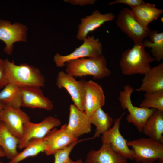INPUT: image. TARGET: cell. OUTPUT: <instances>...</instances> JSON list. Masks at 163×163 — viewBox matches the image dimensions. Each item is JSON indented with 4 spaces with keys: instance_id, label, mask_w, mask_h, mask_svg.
Masks as SVG:
<instances>
[{
    "instance_id": "cell-7",
    "label": "cell",
    "mask_w": 163,
    "mask_h": 163,
    "mask_svg": "<svg viewBox=\"0 0 163 163\" xmlns=\"http://www.w3.org/2000/svg\"><path fill=\"white\" fill-rule=\"evenodd\" d=\"M83 43L76 48L71 53L62 55L56 53L54 57L53 60L59 67H63L69 61L76 59L85 58L97 57L102 55V46L98 38H95L93 36H88L85 38Z\"/></svg>"
},
{
    "instance_id": "cell-15",
    "label": "cell",
    "mask_w": 163,
    "mask_h": 163,
    "mask_svg": "<svg viewBox=\"0 0 163 163\" xmlns=\"http://www.w3.org/2000/svg\"><path fill=\"white\" fill-rule=\"evenodd\" d=\"M69 109V122L66 126L68 131L77 139L84 134L90 133L91 124L89 117L74 104L70 105Z\"/></svg>"
},
{
    "instance_id": "cell-22",
    "label": "cell",
    "mask_w": 163,
    "mask_h": 163,
    "mask_svg": "<svg viewBox=\"0 0 163 163\" xmlns=\"http://www.w3.org/2000/svg\"><path fill=\"white\" fill-rule=\"evenodd\" d=\"M19 140L10 132L3 123L0 122V147L8 158L11 160L18 153L17 148Z\"/></svg>"
},
{
    "instance_id": "cell-25",
    "label": "cell",
    "mask_w": 163,
    "mask_h": 163,
    "mask_svg": "<svg viewBox=\"0 0 163 163\" xmlns=\"http://www.w3.org/2000/svg\"><path fill=\"white\" fill-rule=\"evenodd\" d=\"M46 142L44 139H33L30 141L22 151L18 152L8 163H19L25 159L35 156L45 152Z\"/></svg>"
},
{
    "instance_id": "cell-31",
    "label": "cell",
    "mask_w": 163,
    "mask_h": 163,
    "mask_svg": "<svg viewBox=\"0 0 163 163\" xmlns=\"http://www.w3.org/2000/svg\"><path fill=\"white\" fill-rule=\"evenodd\" d=\"M96 1L94 0H66L64 2L74 5L83 6L88 5L94 4Z\"/></svg>"
},
{
    "instance_id": "cell-29",
    "label": "cell",
    "mask_w": 163,
    "mask_h": 163,
    "mask_svg": "<svg viewBox=\"0 0 163 163\" xmlns=\"http://www.w3.org/2000/svg\"><path fill=\"white\" fill-rule=\"evenodd\" d=\"M145 2L143 0H115L109 3L110 5L118 4L127 5L132 9L135 8Z\"/></svg>"
},
{
    "instance_id": "cell-2",
    "label": "cell",
    "mask_w": 163,
    "mask_h": 163,
    "mask_svg": "<svg viewBox=\"0 0 163 163\" xmlns=\"http://www.w3.org/2000/svg\"><path fill=\"white\" fill-rule=\"evenodd\" d=\"M155 60L145 51L142 43H134L132 48L123 52L119 65L121 72L124 75H144L151 68L150 63Z\"/></svg>"
},
{
    "instance_id": "cell-12",
    "label": "cell",
    "mask_w": 163,
    "mask_h": 163,
    "mask_svg": "<svg viewBox=\"0 0 163 163\" xmlns=\"http://www.w3.org/2000/svg\"><path fill=\"white\" fill-rule=\"evenodd\" d=\"M30 121L28 115L21 108L5 105L0 112V122L3 123L10 132L20 139L25 124Z\"/></svg>"
},
{
    "instance_id": "cell-34",
    "label": "cell",
    "mask_w": 163,
    "mask_h": 163,
    "mask_svg": "<svg viewBox=\"0 0 163 163\" xmlns=\"http://www.w3.org/2000/svg\"><path fill=\"white\" fill-rule=\"evenodd\" d=\"M5 105L0 102V112L4 108Z\"/></svg>"
},
{
    "instance_id": "cell-23",
    "label": "cell",
    "mask_w": 163,
    "mask_h": 163,
    "mask_svg": "<svg viewBox=\"0 0 163 163\" xmlns=\"http://www.w3.org/2000/svg\"><path fill=\"white\" fill-rule=\"evenodd\" d=\"M0 92V102L5 105L21 108L22 93L21 88L13 84L8 83Z\"/></svg>"
},
{
    "instance_id": "cell-24",
    "label": "cell",
    "mask_w": 163,
    "mask_h": 163,
    "mask_svg": "<svg viewBox=\"0 0 163 163\" xmlns=\"http://www.w3.org/2000/svg\"><path fill=\"white\" fill-rule=\"evenodd\" d=\"M91 124L96 127L95 133L93 139L99 137L108 131L111 127L113 119L107 113L100 107L94 111L89 117Z\"/></svg>"
},
{
    "instance_id": "cell-10",
    "label": "cell",
    "mask_w": 163,
    "mask_h": 163,
    "mask_svg": "<svg viewBox=\"0 0 163 163\" xmlns=\"http://www.w3.org/2000/svg\"><path fill=\"white\" fill-rule=\"evenodd\" d=\"M86 82L83 80H77L73 76L60 71L58 74L56 84L59 88L66 89L74 104L79 110L84 111Z\"/></svg>"
},
{
    "instance_id": "cell-17",
    "label": "cell",
    "mask_w": 163,
    "mask_h": 163,
    "mask_svg": "<svg viewBox=\"0 0 163 163\" xmlns=\"http://www.w3.org/2000/svg\"><path fill=\"white\" fill-rule=\"evenodd\" d=\"M115 18V15L111 12L102 14L98 10L94 11L91 15L81 19L77 38L83 41L90 32L99 27L105 22L113 21Z\"/></svg>"
},
{
    "instance_id": "cell-8",
    "label": "cell",
    "mask_w": 163,
    "mask_h": 163,
    "mask_svg": "<svg viewBox=\"0 0 163 163\" xmlns=\"http://www.w3.org/2000/svg\"><path fill=\"white\" fill-rule=\"evenodd\" d=\"M61 124L59 119L52 116L46 117L37 123L30 120L28 122L24 125L23 135L19 140L18 147L20 149H24L32 140L44 138L50 131Z\"/></svg>"
},
{
    "instance_id": "cell-14",
    "label": "cell",
    "mask_w": 163,
    "mask_h": 163,
    "mask_svg": "<svg viewBox=\"0 0 163 163\" xmlns=\"http://www.w3.org/2000/svg\"><path fill=\"white\" fill-rule=\"evenodd\" d=\"M22 93L21 106L32 109L52 110L53 104L44 95L40 88L35 87H20Z\"/></svg>"
},
{
    "instance_id": "cell-21",
    "label": "cell",
    "mask_w": 163,
    "mask_h": 163,
    "mask_svg": "<svg viewBox=\"0 0 163 163\" xmlns=\"http://www.w3.org/2000/svg\"><path fill=\"white\" fill-rule=\"evenodd\" d=\"M131 9L137 20L145 27L163 13V10L157 8L155 5L145 2Z\"/></svg>"
},
{
    "instance_id": "cell-6",
    "label": "cell",
    "mask_w": 163,
    "mask_h": 163,
    "mask_svg": "<svg viewBox=\"0 0 163 163\" xmlns=\"http://www.w3.org/2000/svg\"><path fill=\"white\" fill-rule=\"evenodd\" d=\"M133 91L132 86L125 85L123 90L120 91L118 99L122 108L124 110L127 109L129 113L126 117L128 122L133 123L139 132H142L146 121L155 109L134 106L131 98Z\"/></svg>"
},
{
    "instance_id": "cell-18",
    "label": "cell",
    "mask_w": 163,
    "mask_h": 163,
    "mask_svg": "<svg viewBox=\"0 0 163 163\" xmlns=\"http://www.w3.org/2000/svg\"><path fill=\"white\" fill-rule=\"evenodd\" d=\"M138 92L146 93L163 91V63L151 68L144 75Z\"/></svg>"
},
{
    "instance_id": "cell-27",
    "label": "cell",
    "mask_w": 163,
    "mask_h": 163,
    "mask_svg": "<svg viewBox=\"0 0 163 163\" xmlns=\"http://www.w3.org/2000/svg\"><path fill=\"white\" fill-rule=\"evenodd\" d=\"M139 107L163 111V91L146 93Z\"/></svg>"
},
{
    "instance_id": "cell-19",
    "label": "cell",
    "mask_w": 163,
    "mask_h": 163,
    "mask_svg": "<svg viewBox=\"0 0 163 163\" xmlns=\"http://www.w3.org/2000/svg\"><path fill=\"white\" fill-rule=\"evenodd\" d=\"M127 160L117 154L108 145L102 144L97 150L87 154L85 163H126Z\"/></svg>"
},
{
    "instance_id": "cell-13",
    "label": "cell",
    "mask_w": 163,
    "mask_h": 163,
    "mask_svg": "<svg viewBox=\"0 0 163 163\" xmlns=\"http://www.w3.org/2000/svg\"><path fill=\"white\" fill-rule=\"evenodd\" d=\"M66 126L67 124H64L59 129L53 128L44 138L46 142L44 152L46 155H53L58 150L78 140V139L68 131Z\"/></svg>"
},
{
    "instance_id": "cell-16",
    "label": "cell",
    "mask_w": 163,
    "mask_h": 163,
    "mask_svg": "<svg viewBox=\"0 0 163 163\" xmlns=\"http://www.w3.org/2000/svg\"><path fill=\"white\" fill-rule=\"evenodd\" d=\"M105 96L102 87L91 80L86 81L84 104V111L89 117L97 109L105 104Z\"/></svg>"
},
{
    "instance_id": "cell-3",
    "label": "cell",
    "mask_w": 163,
    "mask_h": 163,
    "mask_svg": "<svg viewBox=\"0 0 163 163\" xmlns=\"http://www.w3.org/2000/svg\"><path fill=\"white\" fill-rule=\"evenodd\" d=\"M65 72L74 77L91 75L96 79L110 76L111 72L107 66L104 56L85 58L71 60L65 64Z\"/></svg>"
},
{
    "instance_id": "cell-32",
    "label": "cell",
    "mask_w": 163,
    "mask_h": 163,
    "mask_svg": "<svg viewBox=\"0 0 163 163\" xmlns=\"http://www.w3.org/2000/svg\"><path fill=\"white\" fill-rule=\"evenodd\" d=\"M66 163H83V162L81 159H78L76 161H73L69 158Z\"/></svg>"
},
{
    "instance_id": "cell-4",
    "label": "cell",
    "mask_w": 163,
    "mask_h": 163,
    "mask_svg": "<svg viewBox=\"0 0 163 163\" xmlns=\"http://www.w3.org/2000/svg\"><path fill=\"white\" fill-rule=\"evenodd\" d=\"M116 24L117 27L134 42L142 43L148 37L151 30L142 25L136 19L131 9L124 8L119 13Z\"/></svg>"
},
{
    "instance_id": "cell-35",
    "label": "cell",
    "mask_w": 163,
    "mask_h": 163,
    "mask_svg": "<svg viewBox=\"0 0 163 163\" xmlns=\"http://www.w3.org/2000/svg\"><path fill=\"white\" fill-rule=\"evenodd\" d=\"M0 163H2L0 161Z\"/></svg>"
},
{
    "instance_id": "cell-20",
    "label": "cell",
    "mask_w": 163,
    "mask_h": 163,
    "mask_svg": "<svg viewBox=\"0 0 163 163\" xmlns=\"http://www.w3.org/2000/svg\"><path fill=\"white\" fill-rule=\"evenodd\" d=\"M149 138L163 143V111L155 109L142 130Z\"/></svg>"
},
{
    "instance_id": "cell-26",
    "label": "cell",
    "mask_w": 163,
    "mask_h": 163,
    "mask_svg": "<svg viewBox=\"0 0 163 163\" xmlns=\"http://www.w3.org/2000/svg\"><path fill=\"white\" fill-rule=\"evenodd\" d=\"M148 37L142 44L145 48L151 49L150 52L155 60L159 62L163 59V32L151 30Z\"/></svg>"
},
{
    "instance_id": "cell-28",
    "label": "cell",
    "mask_w": 163,
    "mask_h": 163,
    "mask_svg": "<svg viewBox=\"0 0 163 163\" xmlns=\"http://www.w3.org/2000/svg\"><path fill=\"white\" fill-rule=\"evenodd\" d=\"M92 139V138L78 140L68 146L56 152L54 154V163H66L69 159L70 154L76 145L79 143L86 140Z\"/></svg>"
},
{
    "instance_id": "cell-9",
    "label": "cell",
    "mask_w": 163,
    "mask_h": 163,
    "mask_svg": "<svg viewBox=\"0 0 163 163\" xmlns=\"http://www.w3.org/2000/svg\"><path fill=\"white\" fill-rule=\"evenodd\" d=\"M125 113L115 120L113 126L108 131L102 135V144L109 145L117 154L127 159H133L134 154L128 146L127 141L124 138L120 131L121 120Z\"/></svg>"
},
{
    "instance_id": "cell-30",
    "label": "cell",
    "mask_w": 163,
    "mask_h": 163,
    "mask_svg": "<svg viewBox=\"0 0 163 163\" xmlns=\"http://www.w3.org/2000/svg\"><path fill=\"white\" fill-rule=\"evenodd\" d=\"M8 83L5 73V60L0 58V89H2Z\"/></svg>"
},
{
    "instance_id": "cell-5",
    "label": "cell",
    "mask_w": 163,
    "mask_h": 163,
    "mask_svg": "<svg viewBox=\"0 0 163 163\" xmlns=\"http://www.w3.org/2000/svg\"><path fill=\"white\" fill-rule=\"evenodd\" d=\"M132 148L133 159L138 162L152 163L157 159L163 160V144L149 138H141L127 142Z\"/></svg>"
},
{
    "instance_id": "cell-11",
    "label": "cell",
    "mask_w": 163,
    "mask_h": 163,
    "mask_svg": "<svg viewBox=\"0 0 163 163\" xmlns=\"http://www.w3.org/2000/svg\"><path fill=\"white\" fill-rule=\"evenodd\" d=\"M27 30V27L21 24H12L8 21L0 19V41L5 44L4 52L8 55H11L14 43L26 41Z\"/></svg>"
},
{
    "instance_id": "cell-1",
    "label": "cell",
    "mask_w": 163,
    "mask_h": 163,
    "mask_svg": "<svg viewBox=\"0 0 163 163\" xmlns=\"http://www.w3.org/2000/svg\"><path fill=\"white\" fill-rule=\"evenodd\" d=\"M6 77L8 83L20 87H35L41 88L45 85L44 76L37 68L26 63L18 65L14 61L5 59Z\"/></svg>"
},
{
    "instance_id": "cell-33",
    "label": "cell",
    "mask_w": 163,
    "mask_h": 163,
    "mask_svg": "<svg viewBox=\"0 0 163 163\" xmlns=\"http://www.w3.org/2000/svg\"><path fill=\"white\" fill-rule=\"evenodd\" d=\"M5 157V154L3 149L0 147V157Z\"/></svg>"
}]
</instances>
